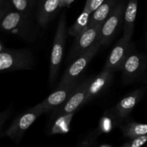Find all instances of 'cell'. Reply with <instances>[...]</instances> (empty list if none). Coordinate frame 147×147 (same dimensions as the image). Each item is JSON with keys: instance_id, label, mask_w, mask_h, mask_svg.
Segmentation results:
<instances>
[{"instance_id": "obj_14", "label": "cell", "mask_w": 147, "mask_h": 147, "mask_svg": "<svg viewBox=\"0 0 147 147\" xmlns=\"http://www.w3.org/2000/svg\"><path fill=\"white\" fill-rule=\"evenodd\" d=\"M114 73L107 69H103L100 73L90 78L88 86L86 103L102 94L109 87Z\"/></svg>"}, {"instance_id": "obj_1", "label": "cell", "mask_w": 147, "mask_h": 147, "mask_svg": "<svg viewBox=\"0 0 147 147\" xmlns=\"http://www.w3.org/2000/svg\"><path fill=\"white\" fill-rule=\"evenodd\" d=\"M0 22L1 31L27 40H35L37 30L29 15L14 9L9 0H1Z\"/></svg>"}, {"instance_id": "obj_12", "label": "cell", "mask_w": 147, "mask_h": 147, "mask_svg": "<svg viewBox=\"0 0 147 147\" xmlns=\"http://www.w3.org/2000/svg\"><path fill=\"white\" fill-rule=\"evenodd\" d=\"M78 83L77 82L57 87L55 91L52 93L42 102L36 105V107L40 109L44 113H51L67 100Z\"/></svg>"}, {"instance_id": "obj_16", "label": "cell", "mask_w": 147, "mask_h": 147, "mask_svg": "<svg viewBox=\"0 0 147 147\" xmlns=\"http://www.w3.org/2000/svg\"><path fill=\"white\" fill-rule=\"evenodd\" d=\"M120 0H106L97 9L90 14L89 25L103 24L116 8Z\"/></svg>"}, {"instance_id": "obj_18", "label": "cell", "mask_w": 147, "mask_h": 147, "mask_svg": "<svg viewBox=\"0 0 147 147\" xmlns=\"http://www.w3.org/2000/svg\"><path fill=\"white\" fill-rule=\"evenodd\" d=\"M90 14H91V13L88 10L83 8V11L78 17L76 21L68 29L69 34L76 37L78 34H80L83 30H86L88 26L89 25Z\"/></svg>"}, {"instance_id": "obj_10", "label": "cell", "mask_w": 147, "mask_h": 147, "mask_svg": "<svg viewBox=\"0 0 147 147\" xmlns=\"http://www.w3.org/2000/svg\"><path fill=\"white\" fill-rule=\"evenodd\" d=\"M146 90V88L135 90L121 99L113 109L109 111L116 118L119 125L121 124L126 121L129 115L139 103Z\"/></svg>"}, {"instance_id": "obj_17", "label": "cell", "mask_w": 147, "mask_h": 147, "mask_svg": "<svg viewBox=\"0 0 147 147\" xmlns=\"http://www.w3.org/2000/svg\"><path fill=\"white\" fill-rule=\"evenodd\" d=\"M120 128L123 131V136L130 139H134L147 134V123L123 122L120 124Z\"/></svg>"}, {"instance_id": "obj_6", "label": "cell", "mask_w": 147, "mask_h": 147, "mask_svg": "<svg viewBox=\"0 0 147 147\" xmlns=\"http://www.w3.org/2000/svg\"><path fill=\"white\" fill-rule=\"evenodd\" d=\"M147 69V56L143 53L133 50L121 68L122 82L124 84L137 80Z\"/></svg>"}, {"instance_id": "obj_20", "label": "cell", "mask_w": 147, "mask_h": 147, "mask_svg": "<svg viewBox=\"0 0 147 147\" xmlns=\"http://www.w3.org/2000/svg\"><path fill=\"white\" fill-rule=\"evenodd\" d=\"M75 113L64 115L55 118V121L52 128L53 134H64L67 133L70 130V121Z\"/></svg>"}, {"instance_id": "obj_15", "label": "cell", "mask_w": 147, "mask_h": 147, "mask_svg": "<svg viewBox=\"0 0 147 147\" xmlns=\"http://www.w3.org/2000/svg\"><path fill=\"white\" fill-rule=\"evenodd\" d=\"M139 0H129L126 6L123 21V35L126 40H131L138 11Z\"/></svg>"}, {"instance_id": "obj_24", "label": "cell", "mask_w": 147, "mask_h": 147, "mask_svg": "<svg viewBox=\"0 0 147 147\" xmlns=\"http://www.w3.org/2000/svg\"><path fill=\"white\" fill-rule=\"evenodd\" d=\"M146 46H147V33H146Z\"/></svg>"}, {"instance_id": "obj_11", "label": "cell", "mask_w": 147, "mask_h": 147, "mask_svg": "<svg viewBox=\"0 0 147 147\" xmlns=\"http://www.w3.org/2000/svg\"><path fill=\"white\" fill-rule=\"evenodd\" d=\"M73 0H37V20L39 25L45 27L58 11Z\"/></svg>"}, {"instance_id": "obj_9", "label": "cell", "mask_w": 147, "mask_h": 147, "mask_svg": "<svg viewBox=\"0 0 147 147\" xmlns=\"http://www.w3.org/2000/svg\"><path fill=\"white\" fill-rule=\"evenodd\" d=\"M133 50L131 40L122 37L112 49L103 68L111 70L113 73L121 70L126 58Z\"/></svg>"}, {"instance_id": "obj_25", "label": "cell", "mask_w": 147, "mask_h": 147, "mask_svg": "<svg viewBox=\"0 0 147 147\" xmlns=\"http://www.w3.org/2000/svg\"><path fill=\"white\" fill-rule=\"evenodd\" d=\"M101 147H108V146H101Z\"/></svg>"}, {"instance_id": "obj_2", "label": "cell", "mask_w": 147, "mask_h": 147, "mask_svg": "<svg viewBox=\"0 0 147 147\" xmlns=\"http://www.w3.org/2000/svg\"><path fill=\"white\" fill-rule=\"evenodd\" d=\"M34 65V55L28 49H1L0 70L1 72L31 70Z\"/></svg>"}, {"instance_id": "obj_23", "label": "cell", "mask_w": 147, "mask_h": 147, "mask_svg": "<svg viewBox=\"0 0 147 147\" xmlns=\"http://www.w3.org/2000/svg\"><path fill=\"white\" fill-rule=\"evenodd\" d=\"M106 0H86L84 8L88 10L90 13L96 11Z\"/></svg>"}, {"instance_id": "obj_13", "label": "cell", "mask_w": 147, "mask_h": 147, "mask_svg": "<svg viewBox=\"0 0 147 147\" xmlns=\"http://www.w3.org/2000/svg\"><path fill=\"white\" fill-rule=\"evenodd\" d=\"M40 109L34 106L30 108L27 111L19 115L11 126L7 129V135L11 139H18L21 137L24 131L34 123L36 119L43 114Z\"/></svg>"}, {"instance_id": "obj_8", "label": "cell", "mask_w": 147, "mask_h": 147, "mask_svg": "<svg viewBox=\"0 0 147 147\" xmlns=\"http://www.w3.org/2000/svg\"><path fill=\"white\" fill-rule=\"evenodd\" d=\"M101 25L102 24L88 25L86 30L75 37V41L70 49V58H76L99 41Z\"/></svg>"}, {"instance_id": "obj_21", "label": "cell", "mask_w": 147, "mask_h": 147, "mask_svg": "<svg viewBox=\"0 0 147 147\" xmlns=\"http://www.w3.org/2000/svg\"><path fill=\"white\" fill-rule=\"evenodd\" d=\"M116 123L119 124L116 118L111 114L109 110H108L107 111L105 112L104 116L100 119V127L103 132L108 133V132L111 131L113 124H116Z\"/></svg>"}, {"instance_id": "obj_7", "label": "cell", "mask_w": 147, "mask_h": 147, "mask_svg": "<svg viewBox=\"0 0 147 147\" xmlns=\"http://www.w3.org/2000/svg\"><path fill=\"white\" fill-rule=\"evenodd\" d=\"M125 9L124 1H120L113 12L102 24L99 37V42L101 46L109 44L119 31V27L124 21Z\"/></svg>"}, {"instance_id": "obj_22", "label": "cell", "mask_w": 147, "mask_h": 147, "mask_svg": "<svg viewBox=\"0 0 147 147\" xmlns=\"http://www.w3.org/2000/svg\"><path fill=\"white\" fill-rule=\"evenodd\" d=\"M147 142V134L131 139L130 142L125 144L121 147H142Z\"/></svg>"}, {"instance_id": "obj_19", "label": "cell", "mask_w": 147, "mask_h": 147, "mask_svg": "<svg viewBox=\"0 0 147 147\" xmlns=\"http://www.w3.org/2000/svg\"><path fill=\"white\" fill-rule=\"evenodd\" d=\"M14 9L27 15H30L37 5V0H9Z\"/></svg>"}, {"instance_id": "obj_3", "label": "cell", "mask_w": 147, "mask_h": 147, "mask_svg": "<svg viewBox=\"0 0 147 147\" xmlns=\"http://www.w3.org/2000/svg\"><path fill=\"white\" fill-rule=\"evenodd\" d=\"M66 37H67V32H66L65 14L63 13L59 19L54 41H53L51 55H50L49 80L50 85L52 86L55 82L60 70V65L63 60L65 45Z\"/></svg>"}, {"instance_id": "obj_5", "label": "cell", "mask_w": 147, "mask_h": 147, "mask_svg": "<svg viewBox=\"0 0 147 147\" xmlns=\"http://www.w3.org/2000/svg\"><path fill=\"white\" fill-rule=\"evenodd\" d=\"M90 78L79 82L75 90L63 105L51 112L52 119H55L64 115L75 113L76 111L86 103L88 86Z\"/></svg>"}, {"instance_id": "obj_4", "label": "cell", "mask_w": 147, "mask_h": 147, "mask_svg": "<svg viewBox=\"0 0 147 147\" xmlns=\"http://www.w3.org/2000/svg\"><path fill=\"white\" fill-rule=\"evenodd\" d=\"M100 46L101 45L99 42V41L97 42L87 51L75 58L73 63H71V65L65 71L57 87L79 82V76L86 68L88 65L94 57V56L97 54Z\"/></svg>"}]
</instances>
